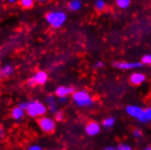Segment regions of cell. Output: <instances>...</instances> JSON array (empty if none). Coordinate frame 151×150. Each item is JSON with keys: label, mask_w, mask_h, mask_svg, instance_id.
Here are the masks:
<instances>
[{"label": "cell", "mask_w": 151, "mask_h": 150, "mask_svg": "<svg viewBox=\"0 0 151 150\" xmlns=\"http://www.w3.org/2000/svg\"><path fill=\"white\" fill-rule=\"evenodd\" d=\"M45 17L47 24L53 28L61 27L67 21V15L63 11H49Z\"/></svg>", "instance_id": "6da1fadb"}, {"label": "cell", "mask_w": 151, "mask_h": 150, "mask_svg": "<svg viewBox=\"0 0 151 150\" xmlns=\"http://www.w3.org/2000/svg\"><path fill=\"white\" fill-rule=\"evenodd\" d=\"M27 113L32 117L42 116L47 113V108L39 101H31L27 108Z\"/></svg>", "instance_id": "7a4b0ae2"}, {"label": "cell", "mask_w": 151, "mask_h": 150, "mask_svg": "<svg viewBox=\"0 0 151 150\" xmlns=\"http://www.w3.org/2000/svg\"><path fill=\"white\" fill-rule=\"evenodd\" d=\"M37 123L41 130L47 134H52L56 130V123L50 117L42 116L37 120Z\"/></svg>", "instance_id": "3957f363"}, {"label": "cell", "mask_w": 151, "mask_h": 150, "mask_svg": "<svg viewBox=\"0 0 151 150\" xmlns=\"http://www.w3.org/2000/svg\"><path fill=\"white\" fill-rule=\"evenodd\" d=\"M73 99L79 106H88L92 103V99L89 95L85 91H78L73 94Z\"/></svg>", "instance_id": "277c9868"}, {"label": "cell", "mask_w": 151, "mask_h": 150, "mask_svg": "<svg viewBox=\"0 0 151 150\" xmlns=\"http://www.w3.org/2000/svg\"><path fill=\"white\" fill-rule=\"evenodd\" d=\"M127 113L133 116H136L140 121H146L147 117L144 115V112L141 108H137V106H128L127 108Z\"/></svg>", "instance_id": "5b68a950"}, {"label": "cell", "mask_w": 151, "mask_h": 150, "mask_svg": "<svg viewBox=\"0 0 151 150\" xmlns=\"http://www.w3.org/2000/svg\"><path fill=\"white\" fill-rule=\"evenodd\" d=\"M100 131L99 125L95 120H90L86 125V132L89 136H95Z\"/></svg>", "instance_id": "8992f818"}, {"label": "cell", "mask_w": 151, "mask_h": 150, "mask_svg": "<svg viewBox=\"0 0 151 150\" xmlns=\"http://www.w3.org/2000/svg\"><path fill=\"white\" fill-rule=\"evenodd\" d=\"M145 78H146L145 75L140 74V73H134V74L131 75L130 77H129L128 83L130 84L131 85L136 87V85H139L140 84H141L145 80Z\"/></svg>", "instance_id": "52a82bcc"}, {"label": "cell", "mask_w": 151, "mask_h": 150, "mask_svg": "<svg viewBox=\"0 0 151 150\" xmlns=\"http://www.w3.org/2000/svg\"><path fill=\"white\" fill-rule=\"evenodd\" d=\"M113 66L117 67V68H121V69H129V68H133V67H137L141 66L140 63H127V62H115L113 63Z\"/></svg>", "instance_id": "ba28073f"}, {"label": "cell", "mask_w": 151, "mask_h": 150, "mask_svg": "<svg viewBox=\"0 0 151 150\" xmlns=\"http://www.w3.org/2000/svg\"><path fill=\"white\" fill-rule=\"evenodd\" d=\"M74 92L73 88H66V87H59L56 90V95L59 98H67V95L72 94Z\"/></svg>", "instance_id": "9c48e42d"}, {"label": "cell", "mask_w": 151, "mask_h": 150, "mask_svg": "<svg viewBox=\"0 0 151 150\" xmlns=\"http://www.w3.org/2000/svg\"><path fill=\"white\" fill-rule=\"evenodd\" d=\"M34 78L37 82V84L38 85H44L47 81V74L44 71H38L35 76Z\"/></svg>", "instance_id": "30bf717a"}, {"label": "cell", "mask_w": 151, "mask_h": 150, "mask_svg": "<svg viewBox=\"0 0 151 150\" xmlns=\"http://www.w3.org/2000/svg\"><path fill=\"white\" fill-rule=\"evenodd\" d=\"M81 6H82V4L80 0H71L68 5V9L72 12L78 11V10H80Z\"/></svg>", "instance_id": "8fae6325"}, {"label": "cell", "mask_w": 151, "mask_h": 150, "mask_svg": "<svg viewBox=\"0 0 151 150\" xmlns=\"http://www.w3.org/2000/svg\"><path fill=\"white\" fill-rule=\"evenodd\" d=\"M35 0H18L19 6L24 9H30L34 6Z\"/></svg>", "instance_id": "7c38bea8"}, {"label": "cell", "mask_w": 151, "mask_h": 150, "mask_svg": "<svg viewBox=\"0 0 151 150\" xmlns=\"http://www.w3.org/2000/svg\"><path fill=\"white\" fill-rule=\"evenodd\" d=\"M11 116L14 119L19 120L24 116V110L21 109L20 108H15L11 112Z\"/></svg>", "instance_id": "4fadbf2b"}, {"label": "cell", "mask_w": 151, "mask_h": 150, "mask_svg": "<svg viewBox=\"0 0 151 150\" xmlns=\"http://www.w3.org/2000/svg\"><path fill=\"white\" fill-rule=\"evenodd\" d=\"M13 70H14L13 67L10 65H6L1 68V73H2V75H4L5 77H8L13 73Z\"/></svg>", "instance_id": "5bb4252c"}, {"label": "cell", "mask_w": 151, "mask_h": 150, "mask_svg": "<svg viewBox=\"0 0 151 150\" xmlns=\"http://www.w3.org/2000/svg\"><path fill=\"white\" fill-rule=\"evenodd\" d=\"M47 105L49 106L50 110L53 111V112H55L56 111V103H55V100H54V98H53V96H51V95L47 96Z\"/></svg>", "instance_id": "9a60e30c"}, {"label": "cell", "mask_w": 151, "mask_h": 150, "mask_svg": "<svg viewBox=\"0 0 151 150\" xmlns=\"http://www.w3.org/2000/svg\"><path fill=\"white\" fill-rule=\"evenodd\" d=\"M116 3L118 7L120 8H127L130 5V0H116Z\"/></svg>", "instance_id": "2e32d148"}, {"label": "cell", "mask_w": 151, "mask_h": 150, "mask_svg": "<svg viewBox=\"0 0 151 150\" xmlns=\"http://www.w3.org/2000/svg\"><path fill=\"white\" fill-rule=\"evenodd\" d=\"M95 7L96 10H99V11H102V10H104L106 7L105 1L104 0H96V3H95Z\"/></svg>", "instance_id": "e0dca14e"}, {"label": "cell", "mask_w": 151, "mask_h": 150, "mask_svg": "<svg viewBox=\"0 0 151 150\" xmlns=\"http://www.w3.org/2000/svg\"><path fill=\"white\" fill-rule=\"evenodd\" d=\"M55 118H56L57 121H59V122H60V121H63L64 118H65L63 112H62V111H58V112H56V114H55Z\"/></svg>", "instance_id": "ac0fdd59"}, {"label": "cell", "mask_w": 151, "mask_h": 150, "mask_svg": "<svg viewBox=\"0 0 151 150\" xmlns=\"http://www.w3.org/2000/svg\"><path fill=\"white\" fill-rule=\"evenodd\" d=\"M114 118H106V119H105L103 122H102V124L105 126H111L113 124H114Z\"/></svg>", "instance_id": "d6986e66"}, {"label": "cell", "mask_w": 151, "mask_h": 150, "mask_svg": "<svg viewBox=\"0 0 151 150\" xmlns=\"http://www.w3.org/2000/svg\"><path fill=\"white\" fill-rule=\"evenodd\" d=\"M142 63L143 64H147V65H151V56L150 55H147V56L143 57Z\"/></svg>", "instance_id": "ffe728a7"}, {"label": "cell", "mask_w": 151, "mask_h": 150, "mask_svg": "<svg viewBox=\"0 0 151 150\" xmlns=\"http://www.w3.org/2000/svg\"><path fill=\"white\" fill-rule=\"evenodd\" d=\"M144 115L146 116L147 119H150L151 120V108H146L143 110Z\"/></svg>", "instance_id": "44dd1931"}, {"label": "cell", "mask_w": 151, "mask_h": 150, "mask_svg": "<svg viewBox=\"0 0 151 150\" xmlns=\"http://www.w3.org/2000/svg\"><path fill=\"white\" fill-rule=\"evenodd\" d=\"M27 84L30 85V87H34V85H37V82H36V80H35L34 77H33V78H30L27 80Z\"/></svg>", "instance_id": "7402d4cb"}, {"label": "cell", "mask_w": 151, "mask_h": 150, "mask_svg": "<svg viewBox=\"0 0 151 150\" xmlns=\"http://www.w3.org/2000/svg\"><path fill=\"white\" fill-rule=\"evenodd\" d=\"M115 150H131V148L129 147L128 146H126V145H121V146H118L116 149H115Z\"/></svg>", "instance_id": "603a6c76"}, {"label": "cell", "mask_w": 151, "mask_h": 150, "mask_svg": "<svg viewBox=\"0 0 151 150\" xmlns=\"http://www.w3.org/2000/svg\"><path fill=\"white\" fill-rule=\"evenodd\" d=\"M5 137V131H4V128L0 126V141L3 140Z\"/></svg>", "instance_id": "cb8c5ba5"}, {"label": "cell", "mask_w": 151, "mask_h": 150, "mask_svg": "<svg viewBox=\"0 0 151 150\" xmlns=\"http://www.w3.org/2000/svg\"><path fill=\"white\" fill-rule=\"evenodd\" d=\"M27 105H28V103H21V104H19V106H18V108H20L21 109H27Z\"/></svg>", "instance_id": "d4e9b609"}, {"label": "cell", "mask_w": 151, "mask_h": 150, "mask_svg": "<svg viewBox=\"0 0 151 150\" xmlns=\"http://www.w3.org/2000/svg\"><path fill=\"white\" fill-rule=\"evenodd\" d=\"M28 150H42V148L38 146H33L28 148Z\"/></svg>", "instance_id": "484cf974"}, {"label": "cell", "mask_w": 151, "mask_h": 150, "mask_svg": "<svg viewBox=\"0 0 151 150\" xmlns=\"http://www.w3.org/2000/svg\"><path fill=\"white\" fill-rule=\"evenodd\" d=\"M133 132H134V134H135L136 136H141V134H142V132L140 131V130H138V129H135Z\"/></svg>", "instance_id": "4316f807"}, {"label": "cell", "mask_w": 151, "mask_h": 150, "mask_svg": "<svg viewBox=\"0 0 151 150\" xmlns=\"http://www.w3.org/2000/svg\"><path fill=\"white\" fill-rule=\"evenodd\" d=\"M6 1L9 4H16L18 3V0H6Z\"/></svg>", "instance_id": "83f0119b"}, {"label": "cell", "mask_w": 151, "mask_h": 150, "mask_svg": "<svg viewBox=\"0 0 151 150\" xmlns=\"http://www.w3.org/2000/svg\"><path fill=\"white\" fill-rule=\"evenodd\" d=\"M35 1H37L38 3H46V2H48L49 0H35Z\"/></svg>", "instance_id": "f1b7e54d"}, {"label": "cell", "mask_w": 151, "mask_h": 150, "mask_svg": "<svg viewBox=\"0 0 151 150\" xmlns=\"http://www.w3.org/2000/svg\"><path fill=\"white\" fill-rule=\"evenodd\" d=\"M145 150H151V145H149L148 146H147Z\"/></svg>", "instance_id": "f546056e"}, {"label": "cell", "mask_w": 151, "mask_h": 150, "mask_svg": "<svg viewBox=\"0 0 151 150\" xmlns=\"http://www.w3.org/2000/svg\"><path fill=\"white\" fill-rule=\"evenodd\" d=\"M104 150H115V149L112 148V147H107V148H106V149H104Z\"/></svg>", "instance_id": "4dcf8cb0"}, {"label": "cell", "mask_w": 151, "mask_h": 150, "mask_svg": "<svg viewBox=\"0 0 151 150\" xmlns=\"http://www.w3.org/2000/svg\"><path fill=\"white\" fill-rule=\"evenodd\" d=\"M1 77H2V73H1V70H0V78H1Z\"/></svg>", "instance_id": "1f68e13d"}, {"label": "cell", "mask_w": 151, "mask_h": 150, "mask_svg": "<svg viewBox=\"0 0 151 150\" xmlns=\"http://www.w3.org/2000/svg\"><path fill=\"white\" fill-rule=\"evenodd\" d=\"M80 1H81V0H80Z\"/></svg>", "instance_id": "d6a6232c"}]
</instances>
